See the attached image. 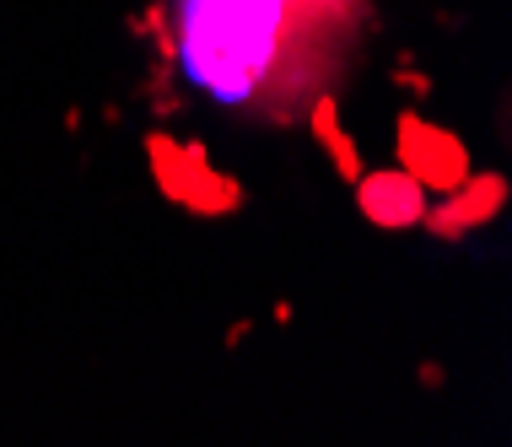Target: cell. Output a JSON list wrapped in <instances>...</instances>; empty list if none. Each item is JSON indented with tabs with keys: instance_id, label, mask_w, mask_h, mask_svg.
<instances>
[{
	"instance_id": "cell-3",
	"label": "cell",
	"mask_w": 512,
	"mask_h": 447,
	"mask_svg": "<svg viewBox=\"0 0 512 447\" xmlns=\"http://www.w3.org/2000/svg\"><path fill=\"white\" fill-rule=\"evenodd\" d=\"M394 151H399V167L421 184L426 194H448L453 184L469 178V146L448 124H432L421 114H399L394 119Z\"/></svg>"
},
{
	"instance_id": "cell-2",
	"label": "cell",
	"mask_w": 512,
	"mask_h": 447,
	"mask_svg": "<svg viewBox=\"0 0 512 447\" xmlns=\"http://www.w3.org/2000/svg\"><path fill=\"white\" fill-rule=\"evenodd\" d=\"M146 162H151V178H157L162 200H173L178 211L200 216V221H227L243 211V184L232 173L205 157L200 141H178L168 130H151L146 135Z\"/></svg>"
},
{
	"instance_id": "cell-6",
	"label": "cell",
	"mask_w": 512,
	"mask_h": 447,
	"mask_svg": "<svg viewBox=\"0 0 512 447\" xmlns=\"http://www.w3.org/2000/svg\"><path fill=\"white\" fill-rule=\"evenodd\" d=\"M308 135L318 146H324V157L335 162V173L345 178V184H356L362 178V146L345 135V124H340V97L335 92H318L313 103H308Z\"/></svg>"
},
{
	"instance_id": "cell-4",
	"label": "cell",
	"mask_w": 512,
	"mask_h": 447,
	"mask_svg": "<svg viewBox=\"0 0 512 447\" xmlns=\"http://www.w3.org/2000/svg\"><path fill=\"white\" fill-rule=\"evenodd\" d=\"M507 200H512L507 173H475V167H469L464 184H453L448 194H437V205H426L421 227L432 232L437 243H464L469 232L491 227V221L507 211Z\"/></svg>"
},
{
	"instance_id": "cell-5",
	"label": "cell",
	"mask_w": 512,
	"mask_h": 447,
	"mask_svg": "<svg viewBox=\"0 0 512 447\" xmlns=\"http://www.w3.org/2000/svg\"><path fill=\"white\" fill-rule=\"evenodd\" d=\"M356 194V211L362 221H372L378 232H410L421 227L426 205H432V194H426L405 167H362V178L351 184Z\"/></svg>"
},
{
	"instance_id": "cell-1",
	"label": "cell",
	"mask_w": 512,
	"mask_h": 447,
	"mask_svg": "<svg viewBox=\"0 0 512 447\" xmlns=\"http://www.w3.org/2000/svg\"><path fill=\"white\" fill-rule=\"evenodd\" d=\"M173 44L189 81L221 103L292 114V97H318V76L340 65L367 0H178Z\"/></svg>"
}]
</instances>
